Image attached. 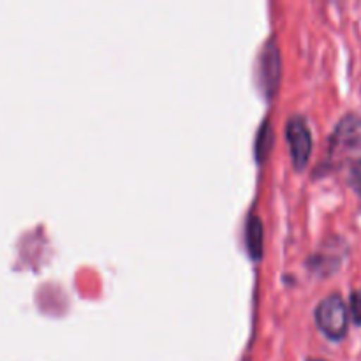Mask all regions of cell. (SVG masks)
Returning a JSON list of instances; mask_svg holds the SVG:
<instances>
[{"instance_id": "1", "label": "cell", "mask_w": 361, "mask_h": 361, "mask_svg": "<svg viewBox=\"0 0 361 361\" xmlns=\"http://www.w3.org/2000/svg\"><path fill=\"white\" fill-rule=\"evenodd\" d=\"M316 323L331 341H341L348 334V307L338 295H330L317 305Z\"/></svg>"}, {"instance_id": "2", "label": "cell", "mask_w": 361, "mask_h": 361, "mask_svg": "<svg viewBox=\"0 0 361 361\" xmlns=\"http://www.w3.org/2000/svg\"><path fill=\"white\" fill-rule=\"evenodd\" d=\"M286 137H288L295 168L303 169L309 162L310 152H312V134H310L309 123L302 115L289 116L288 123H286Z\"/></svg>"}, {"instance_id": "3", "label": "cell", "mask_w": 361, "mask_h": 361, "mask_svg": "<svg viewBox=\"0 0 361 361\" xmlns=\"http://www.w3.org/2000/svg\"><path fill=\"white\" fill-rule=\"evenodd\" d=\"M334 143L341 147H361V118L356 115H348L338 122L334 134Z\"/></svg>"}, {"instance_id": "4", "label": "cell", "mask_w": 361, "mask_h": 361, "mask_svg": "<svg viewBox=\"0 0 361 361\" xmlns=\"http://www.w3.org/2000/svg\"><path fill=\"white\" fill-rule=\"evenodd\" d=\"M263 228L257 217H252L249 221V228H247V243H249V250L254 257H259L261 249H263Z\"/></svg>"}, {"instance_id": "5", "label": "cell", "mask_w": 361, "mask_h": 361, "mask_svg": "<svg viewBox=\"0 0 361 361\" xmlns=\"http://www.w3.org/2000/svg\"><path fill=\"white\" fill-rule=\"evenodd\" d=\"M349 185L361 196V159L353 162L351 169H349Z\"/></svg>"}, {"instance_id": "6", "label": "cell", "mask_w": 361, "mask_h": 361, "mask_svg": "<svg viewBox=\"0 0 361 361\" xmlns=\"http://www.w3.org/2000/svg\"><path fill=\"white\" fill-rule=\"evenodd\" d=\"M351 312H353V319H355L356 324L361 326V289L353 293L351 296Z\"/></svg>"}, {"instance_id": "7", "label": "cell", "mask_w": 361, "mask_h": 361, "mask_svg": "<svg viewBox=\"0 0 361 361\" xmlns=\"http://www.w3.org/2000/svg\"><path fill=\"white\" fill-rule=\"evenodd\" d=\"M309 361H324V360H309Z\"/></svg>"}]
</instances>
